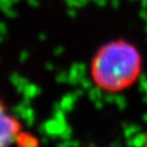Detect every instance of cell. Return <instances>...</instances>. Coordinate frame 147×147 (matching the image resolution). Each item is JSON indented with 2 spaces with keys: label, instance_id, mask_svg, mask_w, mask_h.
Listing matches in <instances>:
<instances>
[{
  "label": "cell",
  "instance_id": "obj_2",
  "mask_svg": "<svg viewBox=\"0 0 147 147\" xmlns=\"http://www.w3.org/2000/svg\"><path fill=\"white\" fill-rule=\"evenodd\" d=\"M22 125L0 99V147H10L23 140Z\"/></svg>",
  "mask_w": 147,
  "mask_h": 147
},
{
  "label": "cell",
  "instance_id": "obj_1",
  "mask_svg": "<svg viewBox=\"0 0 147 147\" xmlns=\"http://www.w3.org/2000/svg\"><path fill=\"white\" fill-rule=\"evenodd\" d=\"M143 69V58L133 43L115 39L104 43L95 52L90 64V76L102 91L119 93L137 82Z\"/></svg>",
  "mask_w": 147,
  "mask_h": 147
}]
</instances>
